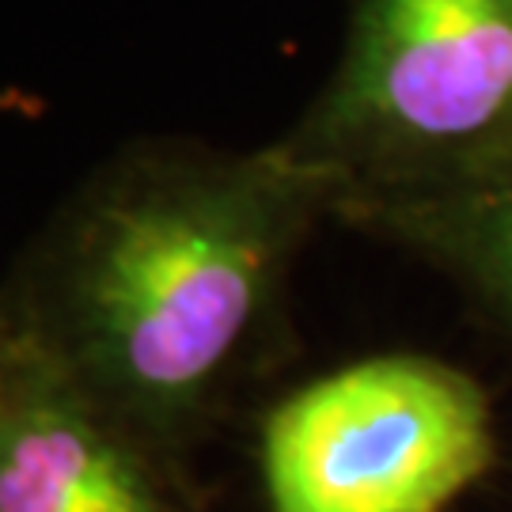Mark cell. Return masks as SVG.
I'll list each match as a JSON object with an SVG mask.
<instances>
[{
  "mask_svg": "<svg viewBox=\"0 0 512 512\" xmlns=\"http://www.w3.org/2000/svg\"><path fill=\"white\" fill-rule=\"evenodd\" d=\"M342 190L270 145L148 156L95 186L54 266V361L152 429L213 403L251 346L296 247Z\"/></svg>",
  "mask_w": 512,
  "mask_h": 512,
  "instance_id": "6da1fadb",
  "label": "cell"
},
{
  "mask_svg": "<svg viewBox=\"0 0 512 512\" xmlns=\"http://www.w3.org/2000/svg\"><path fill=\"white\" fill-rule=\"evenodd\" d=\"M281 145L342 205L512 164V0H353L338 69Z\"/></svg>",
  "mask_w": 512,
  "mask_h": 512,
  "instance_id": "7a4b0ae2",
  "label": "cell"
},
{
  "mask_svg": "<svg viewBox=\"0 0 512 512\" xmlns=\"http://www.w3.org/2000/svg\"><path fill=\"white\" fill-rule=\"evenodd\" d=\"M497 456L486 391L440 357L380 353L262 421L270 512H448Z\"/></svg>",
  "mask_w": 512,
  "mask_h": 512,
  "instance_id": "3957f363",
  "label": "cell"
},
{
  "mask_svg": "<svg viewBox=\"0 0 512 512\" xmlns=\"http://www.w3.org/2000/svg\"><path fill=\"white\" fill-rule=\"evenodd\" d=\"M0 512H175L92 395L50 361L0 376Z\"/></svg>",
  "mask_w": 512,
  "mask_h": 512,
  "instance_id": "277c9868",
  "label": "cell"
},
{
  "mask_svg": "<svg viewBox=\"0 0 512 512\" xmlns=\"http://www.w3.org/2000/svg\"><path fill=\"white\" fill-rule=\"evenodd\" d=\"M338 217L410 247L512 330V164L421 194L342 205Z\"/></svg>",
  "mask_w": 512,
  "mask_h": 512,
  "instance_id": "5b68a950",
  "label": "cell"
}]
</instances>
